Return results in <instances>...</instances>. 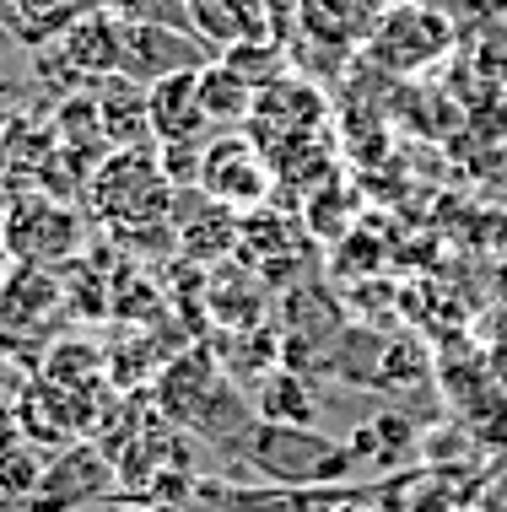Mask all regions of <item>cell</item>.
Masks as SVG:
<instances>
[{
  "label": "cell",
  "instance_id": "cell-1",
  "mask_svg": "<svg viewBox=\"0 0 507 512\" xmlns=\"http://www.w3.org/2000/svg\"><path fill=\"white\" fill-rule=\"evenodd\" d=\"M87 211L103 227L141 232L173 221V178L162 173L157 151L146 146H114L87 178Z\"/></svg>",
  "mask_w": 507,
  "mask_h": 512
},
{
  "label": "cell",
  "instance_id": "cell-2",
  "mask_svg": "<svg viewBox=\"0 0 507 512\" xmlns=\"http://www.w3.org/2000/svg\"><path fill=\"white\" fill-rule=\"evenodd\" d=\"M238 459L249 464L265 486H330V480L351 475L346 442L319 437L313 426H281V421L243 426Z\"/></svg>",
  "mask_w": 507,
  "mask_h": 512
},
{
  "label": "cell",
  "instance_id": "cell-3",
  "mask_svg": "<svg viewBox=\"0 0 507 512\" xmlns=\"http://www.w3.org/2000/svg\"><path fill=\"white\" fill-rule=\"evenodd\" d=\"M459 44V22L443 0H394L367 27V60L394 76H421Z\"/></svg>",
  "mask_w": 507,
  "mask_h": 512
},
{
  "label": "cell",
  "instance_id": "cell-4",
  "mask_svg": "<svg viewBox=\"0 0 507 512\" xmlns=\"http://www.w3.org/2000/svg\"><path fill=\"white\" fill-rule=\"evenodd\" d=\"M87 243V221H81L65 200L49 195H17L0 221V254L17 265H71Z\"/></svg>",
  "mask_w": 507,
  "mask_h": 512
},
{
  "label": "cell",
  "instance_id": "cell-5",
  "mask_svg": "<svg viewBox=\"0 0 507 512\" xmlns=\"http://www.w3.org/2000/svg\"><path fill=\"white\" fill-rule=\"evenodd\" d=\"M216 49L205 44L195 27H178V22H125V60L119 71L141 87H152L162 76H178V71H200L211 65Z\"/></svg>",
  "mask_w": 507,
  "mask_h": 512
},
{
  "label": "cell",
  "instance_id": "cell-6",
  "mask_svg": "<svg viewBox=\"0 0 507 512\" xmlns=\"http://www.w3.org/2000/svg\"><path fill=\"white\" fill-rule=\"evenodd\" d=\"M200 189L211 200H222L227 211H254L270 195V168L259 157V141L243 135H216L200 151Z\"/></svg>",
  "mask_w": 507,
  "mask_h": 512
},
{
  "label": "cell",
  "instance_id": "cell-7",
  "mask_svg": "<svg viewBox=\"0 0 507 512\" xmlns=\"http://www.w3.org/2000/svg\"><path fill=\"white\" fill-rule=\"evenodd\" d=\"M184 11H189V27L216 54H227L232 44H270L281 27L276 17L281 11L292 17V6H281V0H184Z\"/></svg>",
  "mask_w": 507,
  "mask_h": 512
},
{
  "label": "cell",
  "instance_id": "cell-8",
  "mask_svg": "<svg viewBox=\"0 0 507 512\" xmlns=\"http://www.w3.org/2000/svg\"><path fill=\"white\" fill-rule=\"evenodd\" d=\"M108 480H114V464H108L103 448L65 442L60 459L44 464V480H38V491L27 496V507L33 512H71V507L87 502V496L108 491Z\"/></svg>",
  "mask_w": 507,
  "mask_h": 512
},
{
  "label": "cell",
  "instance_id": "cell-9",
  "mask_svg": "<svg viewBox=\"0 0 507 512\" xmlns=\"http://www.w3.org/2000/svg\"><path fill=\"white\" fill-rule=\"evenodd\" d=\"M373 0H292V27L297 44L324 49V54H351L367 44V27H373Z\"/></svg>",
  "mask_w": 507,
  "mask_h": 512
},
{
  "label": "cell",
  "instance_id": "cell-10",
  "mask_svg": "<svg viewBox=\"0 0 507 512\" xmlns=\"http://www.w3.org/2000/svg\"><path fill=\"white\" fill-rule=\"evenodd\" d=\"M60 49L71 54V65L81 71V81H103L119 71V60H125V22L114 17L108 6H92L81 11V17L60 33Z\"/></svg>",
  "mask_w": 507,
  "mask_h": 512
},
{
  "label": "cell",
  "instance_id": "cell-11",
  "mask_svg": "<svg viewBox=\"0 0 507 512\" xmlns=\"http://www.w3.org/2000/svg\"><path fill=\"white\" fill-rule=\"evenodd\" d=\"M92 103H98V124H103L108 151L152 141V103H146L141 81H130L125 71H114V76L92 81Z\"/></svg>",
  "mask_w": 507,
  "mask_h": 512
},
{
  "label": "cell",
  "instance_id": "cell-12",
  "mask_svg": "<svg viewBox=\"0 0 507 512\" xmlns=\"http://www.w3.org/2000/svg\"><path fill=\"white\" fill-rule=\"evenodd\" d=\"M146 103H152V141H205V130H211L200 108V71L152 81Z\"/></svg>",
  "mask_w": 507,
  "mask_h": 512
},
{
  "label": "cell",
  "instance_id": "cell-13",
  "mask_svg": "<svg viewBox=\"0 0 507 512\" xmlns=\"http://www.w3.org/2000/svg\"><path fill=\"white\" fill-rule=\"evenodd\" d=\"M60 302H65V292L44 265H17V259H11V265L0 270V324L6 329L44 324Z\"/></svg>",
  "mask_w": 507,
  "mask_h": 512
},
{
  "label": "cell",
  "instance_id": "cell-14",
  "mask_svg": "<svg viewBox=\"0 0 507 512\" xmlns=\"http://www.w3.org/2000/svg\"><path fill=\"white\" fill-rule=\"evenodd\" d=\"M254 98H259V87H254V81H243L227 60L200 65V108H205V119H211V124H249Z\"/></svg>",
  "mask_w": 507,
  "mask_h": 512
},
{
  "label": "cell",
  "instance_id": "cell-15",
  "mask_svg": "<svg viewBox=\"0 0 507 512\" xmlns=\"http://www.w3.org/2000/svg\"><path fill=\"white\" fill-rule=\"evenodd\" d=\"M410 448H416V432H410V421H400V415H378V421L356 426L346 437L351 469H394Z\"/></svg>",
  "mask_w": 507,
  "mask_h": 512
},
{
  "label": "cell",
  "instance_id": "cell-16",
  "mask_svg": "<svg viewBox=\"0 0 507 512\" xmlns=\"http://www.w3.org/2000/svg\"><path fill=\"white\" fill-rule=\"evenodd\" d=\"M81 11L87 6H76V0H11L6 33L17 38V44H27V49H44L81 17Z\"/></svg>",
  "mask_w": 507,
  "mask_h": 512
},
{
  "label": "cell",
  "instance_id": "cell-17",
  "mask_svg": "<svg viewBox=\"0 0 507 512\" xmlns=\"http://www.w3.org/2000/svg\"><path fill=\"white\" fill-rule=\"evenodd\" d=\"M254 405L265 421H281V426H313L319 421V399H313V389L297 372H270V378H259Z\"/></svg>",
  "mask_w": 507,
  "mask_h": 512
},
{
  "label": "cell",
  "instance_id": "cell-18",
  "mask_svg": "<svg viewBox=\"0 0 507 512\" xmlns=\"http://www.w3.org/2000/svg\"><path fill=\"white\" fill-rule=\"evenodd\" d=\"M38 480H44V464H38V453L27 448V442H17V448L0 453V496H33Z\"/></svg>",
  "mask_w": 507,
  "mask_h": 512
},
{
  "label": "cell",
  "instance_id": "cell-19",
  "mask_svg": "<svg viewBox=\"0 0 507 512\" xmlns=\"http://www.w3.org/2000/svg\"><path fill=\"white\" fill-rule=\"evenodd\" d=\"M103 6L114 11L119 22H178V27H189L184 0H103Z\"/></svg>",
  "mask_w": 507,
  "mask_h": 512
},
{
  "label": "cell",
  "instance_id": "cell-20",
  "mask_svg": "<svg viewBox=\"0 0 507 512\" xmlns=\"http://www.w3.org/2000/svg\"><path fill=\"white\" fill-rule=\"evenodd\" d=\"M340 512H373V507H367V496H356V502H346Z\"/></svg>",
  "mask_w": 507,
  "mask_h": 512
},
{
  "label": "cell",
  "instance_id": "cell-21",
  "mask_svg": "<svg viewBox=\"0 0 507 512\" xmlns=\"http://www.w3.org/2000/svg\"><path fill=\"white\" fill-rule=\"evenodd\" d=\"M6 11H11V0H0V27H6Z\"/></svg>",
  "mask_w": 507,
  "mask_h": 512
},
{
  "label": "cell",
  "instance_id": "cell-22",
  "mask_svg": "<svg viewBox=\"0 0 507 512\" xmlns=\"http://www.w3.org/2000/svg\"><path fill=\"white\" fill-rule=\"evenodd\" d=\"M383 6H394V0H373V11H383Z\"/></svg>",
  "mask_w": 507,
  "mask_h": 512
},
{
  "label": "cell",
  "instance_id": "cell-23",
  "mask_svg": "<svg viewBox=\"0 0 507 512\" xmlns=\"http://www.w3.org/2000/svg\"><path fill=\"white\" fill-rule=\"evenodd\" d=\"M281 6H292V0H281Z\"/></svg>",
  "mask_w": 507,
  "mask_h": 512
}]
</instances>
